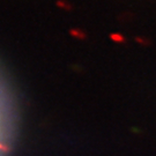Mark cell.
I'll return each instance as SVG.
<instances>
[{"instance_id": "cell-1", "label": "cell", "mask_w": 156, "mask_h": 156, "mask_svg": "<svg viewBox=\"0 0 156 156\" xmlns=\"http://www.w3.org/2000/svg\"><path fill=\"white\" fill-rule=\"evenodd\" d=\"M12 131V117L9 101L0 84V156L5 155L9 147Z\"/></svg>"}]
</instances>
